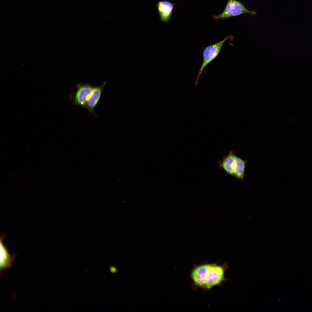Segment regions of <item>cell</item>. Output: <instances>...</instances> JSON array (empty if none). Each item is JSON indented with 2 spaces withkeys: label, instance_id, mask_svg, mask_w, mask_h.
<instances>
[{
  "label": "cell",
  "instance_id": "4",
  "mask_svg": "<svg viewBox=\"0 0 312 312\" xmlns=\"http://www.w3.org/2000/svg\"><path fill=\"white\" fill-rule=\"evenodd\" d=\"M231 37V36H228L221 41L209 46L204 49L203 53V61L195 81L196 84L198 83L199 79L202 75L205 68L217 57L224 43Z\"/></svg>",
  "mask_w": 312,
  "mask_h": 312
},
{
  "label": "cell",
  "instance_id": "10",
  "mask_svg": "<svg viewBox=\"0 0 312 312\" xmlns=\"http://www.w3.org/2000/svg\"><path fill=\"white\" fill-rule=\"evenodd\" d=\"M110 271L112 272H116V270L115 268L114 267H111L110 268Z\"/></svg>",
  "mask_w": 312,
  "mask_h": 312
},
{
  "label": "cell",
  "instance_id": "6",
  "mask_svg": "<svg viewBox=\"0 0 312 312\" xmlns=\"http://www.w3.org/2000/svg\"><path fill=\"white\" fill-rule=\"evenodd\" d=\"M175 3L167 0L159 1L156 5L160 20L163 22L170 19Z\"/></svg>",
  "mask_w": 312,
  "mask_h": 312
},
{
  "label": "cell",
  "instance_id": "5",
  "mask_svg": "<svg viewBox=\"0 0 312 312\" xmlns=\"http://www.w3.org/2000/svg\"><path fill=\"white\" fill-rule=\"evenodd\" d=\"M106 84V82L104 81L101 85L93 86L92 92L86 102L85 107L89 114H93L95 117H98V115L94 112V109L100 100Z\"/></svg>",
  "mask_w": 312,
  "mask_h": 312
},
{
  "label": "cell",
  "instance_id": "3",
  "mask_svg": "<svg viewBox=\"0 0 312 312\" xmlns=\"http://www.w3.org/2000/svg\"><path fill=\"white\" fill-rule=\"evenodd\" d=\"M76 92L68 95L69 101L76 108L85 107L87 100L93 90V86L87 83H79L76 85Z\"/></svg>",
  "mask_w": 312,
  "mask_h": 312
},
{
  "label": "cell",
  "instance_id": "2",
  "mask_svg": "<svg viewBox=\"0 0 312 312\" xmlns=\"http://www.w3.org/2000/svg\"><path fill=\"white\" fill-rule=\"evenodd\" d=\"M252 15L256 14L254 11L249 10L245 7L242 2L237 0H228L227 4L222 13L213 17L215 21L221 19H225L244 14Z\"/></svg>",
  "mask_w": 312,
  "mask_h": 312
},
{
  "label": "cell",
  "instance_id": "8",
  "mask_svg": "<svg viewBox=\"0 0 312 312\" xmlns=\"http://www.w3.org/2000/svg\"><path fill=\"white\" fill-rule=\"evenodd\" d=\"M236 155L232 151L224 157L220 164L222 168L229 174L234 176V167Z\"/></svg>",
  "mask_w": 312,
  "mask_h": 312
},
{
  "label": "cell",
  "instance_id": "1",
  "mask_svg": "<svg viewBox=\"0 0 312 312\" xmlns=\"http://www.w3.org/2000/svg\"><path fill=\"white\" fill-rule=\"evenodd\" d=\"M228 268L226 262L221 265L205 263L194 265L190 274L193 287L208 291L221 286L227 280L225 273Z\"/></svg>",
  "mask_w": 312,
  "mask_h": 312
},
{
  "label": "cell",
  "instance_id": "9",
  "mask_svg": "<svg viewBox=\"0 0 312 312\" xmlns=\"http://www.w3.org/2000/svg\"><path fill=\"white\" fill-rule=\"evenodd\" d=\"M246 162V161L236 156L234 167V176L238 179L242 180L244 179Z\"/></svg>",
  "mask_w": 312,
  "mask_h": 312
},
{
  "label": "cell",
  "instance_id": "7",
  "mask_svg": "<svg viewBox=\"0 0 312 312\" xmlns=\"http://www.w3.org/2000/svg\"><path fill=\"white\" fill-rule=\"evenodd\" d=\"M13 257L8 253L7 250L1 241L0 242V270H3L11 267L12 265Z\"/></svg>",
  "mask_w": 312,
  "mask_h": 312
}]
</instances>
